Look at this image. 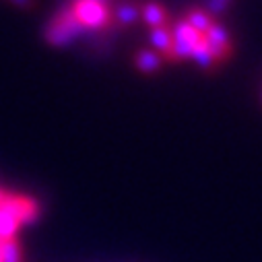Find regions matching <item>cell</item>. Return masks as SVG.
Returning a JSON list of instances; mask_svg holds the SVG:
<instances>
[{
	"label": "cell",
	"instance_id": "cell-1",
	"mask_svg": "<svg viewBox=\"0 0 262 262\" xmlns=\"http://www.w3.org/2000/svg\"><path fill=\"white\" fill-rule=\"evenodd\" d=\"M71 11L77 17V21L85 27V31H101L107 29L110 25H114L112 13L114 9L97 3V0H73L71 3Z\"/></svg>",
	"mask_w": 262,
	"mask_h": 262
},
{
	"label": "cell",
	"instance_id": "cell-2",
	"mask_svg": "<svg viewBox=\"0 0 262 262\" xmlns=\"http://www.w3.org/2000/svg\"><path fill=\"white\" fill-rule=\"evenodd\" d=\"M83 31L85 27L77 21V17L69 7V9H62L46 27V41L52 46H67L75 37H79Z\"/></svg>",
	"mask_w": 262,
	"mask_h": 262
},
{
	"label": "cell",
	"instance_id": "cell-3",
	"mask_svg": "<svg viewBox=\"0 0 262 262\" xmlns=\"http://www.w3.org/2000/svg\"><path fill=\"white\" fill-rule=\"evenodd\" d=\"M205 41H207V46H209V50H211V54H213V58H215L217 64H221V62H225V60L231 58L233 43H231L229 31L221 23L215 21V25L205 33Z\"/></svg>",
	"mask_w": 262,
	"mask_h": 262
},
{
	"label": "cell",
	"instance_id": "cell-4",
	"mask_svg": "<svg viewBox=\"0 0 262 262\" xmlns=\"http://www.w3.org/2000/svg\"><path fill=\"white\" fill-rule=\"evenodd\" d=\"M141 19L151 29H159V27H167L169 13L165 11V7H161L157 3V0H147V3L141 5Z\"/></svg>",
	"mask_w": 262,
	"mask_h": 262
},
{
	"label": "cell",
	"instance_id": "cell-5",
	"mask_svg": "<svg viewBox=\"0 0 262 262\" xmlns=\"http://www.w3.org/2000/svg\"><path fill=\"white\" fill-rule=\"evenodd\" d=\"M151 46L153 50L165 60L171 62V50H173V29L169 27H159V29H151L149 33Z\"/></svg>",
	"mask_w": 262,
	"mask_h": 262
},
{
	"label": "cell",
	"instance_id": "cell-6",
	"mask_svg": "<svg viewBox=\"0 0 262 262\" xmlns=\"http://www.w3.org/2000/svg\"><path fill=\"white\" fill-rule=\"evenodd\" d=\"M163 62L165 60L155 50H139L137 56H135V67L143 75H155V73H159L161 67H163Z\"/></svg>",
	"mask_w": 262,
	"mask_h": 262
},
{
	"label": "cell",
	"instance_id": "cell-7",
	"mask_svg": "<svg viewBox=\"0 0 262 262\" xmlns=\"http://www.w3.org/2000/svg\"><path fill=\"white\" fill-rule=\"evenodd\" d=\"M112 19H114V25L124 29V27H130L133 23H137L141 19V7L135 5V3H120L114 13H112Z\"/></svg>",
	"mask_w": 262,
	"mask_h": 262
},
{
	"label": "cell",
	"instance_id": "cell-8",
	"mask_svg": "<svg viewBox=\"0 0 262 262\" xmlns=\"http://www.w3.org/2000/svg\"><path fill=\"white\" fill-rule=\"evenodd\" d=\"M184 21H186L190 27H194L201 35H205V33L215 25V19H213L207 11H201V9H192V11H188L186 17H184Z\"/></svg>",
	"mask_w": 262,
	"mask_h": 262
},
{
	"label": "cell",
	"instance_id": "cell-9",
	"mask_svg": "<svg viewBox=\"0 0 262 262\" xmlns=\"http://www.w3.org/2000/svg\"><path fill=\"white\" fill-rule=\"evenodd\" d=\"M192 60L199 64L203 71H213V69L217 67V62H215V58H213V54H211V50H209V46H207V41H205V35H203V41L194 48Z\"/></svg>",
	"mask_w": 262,
	"mask_h": 262
},
{
	"label": "cell",
	"instance_id": "cell-10",
	"mask_svg": "<svg viewBox=\"0 0 262 262\" xmlns=\"http://www.w3.org/2000/svg\"><path fill=\"white\" fill-rule=\"evenodd\" d=\"M173 35L180 37V39L190 41L192 46H199V43L203 41V35L196 31L194 27H190L186 21H178V23H176V27H173Z\"/></svg>",
	"mask_w": 262,
	"mask_h": 262
},
{
	"label": "cell",
	"instance_id": "cell-11",
	"mask_svg": "<svg viewBox=\"0 0 262 262\" xmlns=\"http://www.w3.org/2000/svg\"><path fill=\"white\" fill-rule=\"evenodd\" d=\"M0 248H3V260L5 262H21V248L17 237L15 239H0Z\"/></svg>",
	"mask_w": 262,
	"mask_h": 262
},
{
	"label": "cell",
	"instance_id": "cell-12",
	"mask_svg": "<svg viewBox=\"0 0 262 262\" xmlns=\"http://www.w3.org/2000/svg\"><path fill=\"white\" fill-rule=\"evenodd\" d=\"M229 5L231 3H227V0H209L207 3V13L215 19V17H221V15H225V11L229 9Z\"/></svg>",
	"mask_w": 262,
	"mask_h": 262
},
{
	"label": "cell",
	"instance_id": "cell-13",
	"mask_svg": "<svg viewBox=\"0 0 262 262\" xmlns=\"http://www.w3.org/2000/svg\"><path fill=\"white\" fill-rule=\"evenodd\" d=\"M9 3L19 7V9H33L35 7V0H9Z\"/></svg>",
	"mask_w": 262,
	"mask_h": 262
},
{
	"label": "cell",
	"instance_id": "cell-14",
	"mask_svg": "<svg viewBox=\"0 0 262 262\" xmlns=\"http://www.w3.org/2000/svg\"><path fill=\"white\" fill-rule=\"evenodd\" d=\"M97 3H101V5H105V7H110V9H114V0H97Z\"/></svg>",
	"mask_w": 262,
	"mask_h": 262
},
{
	"label": "cell",
	"instance_id": "cell-15",
	"mask_svg": "<svg viewBox=\"0 0 262 262\" xmlns=\"http://www.w3.org/2000/svg\"><path fill=\"white\" fill-rule=\"evenodd\" d=\"M0 262H5V260H3V248H0Z\"/></svg>",
	"mask_w": 262,
	"mask_h": 262
},
{
	"label": "cell",
	"instance_id": "cell-16",
	"mask_svg": "<svg viewBox=\"0 0 262 262\" xmlns=\"http://www.w3.org/2000/svg\"><path fill=\"white\" fill-rule=\"evenodd\" d=\"M227 3H233V0H227Z\"/></svg>",
	"mask_w": 262,
	"mask_h": 262
}]
</instances>
